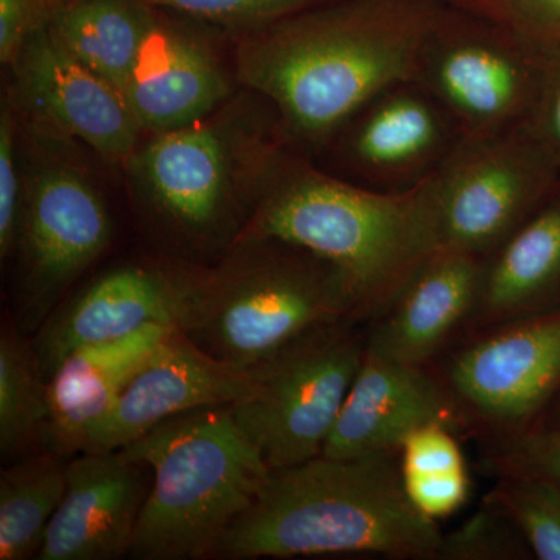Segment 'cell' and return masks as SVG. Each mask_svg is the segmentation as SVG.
Instances as JSON below:
<instances>
[{"label": "cell", "mask_w": 560, "mask_h": 560, "mask_svg": "<svg viewBox=\"0 0 560 560\" xmlns=\"http://www.w3.org/2000/svg\"><path fill=\"white\" fill-rule=\"evenodd\" d=\"M447 0H326L228 36L237 83L270 102L293 149L316 160L345 121L412 79Z\"/></svg>", "instance_id": "1"}, {"label": "cell", "mask_w": 560, "mask_h": 560, "mask_svg": "<svg viewBox=\"0 0 560 560\" xmlns=\"http://www.w3.org/2000/svg\"><path fill=\"white\" fill-rule=\"evenodd\" d=\"M434 176L385 194L342 179L289 147L237 241L279 238L331 261L349 280L360 323L368 324L441 248Z\"/></svg>", "instance_id": "2"}, {"label": "cell", "mask_w": 560, "mask_h": 560, "mask_svg": "<svg viewBox=\"0 0 560 560\" xmlns=\"http://www.w3.org/2000/svg\"><path fill=\"white\" fill-rule=\"evenodd\" d=\"M441 541L438 522L420 514L405 492L399 453L320 455L271 470L213 559L374 555L436 560Z\"/></svg>", "instance_id": "3"}, {"label": "cell", "mask_w": 560, "mask_h": 560, "mask_svg": "<svg viewBox=\"0 0 560 560\" xmlns=\"http://www.w3.org/2000/svg\"><path fill=\"white\" fill-rule=\"evenodd\" d=\"M289 147L271 103L245 90L194 124L151 135L128 171L175 243L223 256Z\"/></svg>", "instance_id": "4"}, {"label": "cell", "mask_w": 560, "mask_h": 560, "mask_svg": "<svg viewBox=\"0 0 560 560\" xmlns=\"http://www.w3.org/2000/svg\"><path fill=\"white\" fill-rule=\"evenodd\" d=\"M121 451L153 474L128 555L139 560L213 559L271 471L231 405L183 412Z\"/></svg>", "instance_id": "5"}, {"label": "cell", "mask_w": 560, "mask_h": 560, "mask_svg": "<svg viewBox=\"0 0 560 560\" xmlns=\"http://www.w3.org/2000/svg\"><path fill=\"white\" fill-rule=\"evenodd\" d=\"M342 319L360 323L340 268L294 243L238 238L209 267L184 334L213 359L248 371L305 331Z\"/></svg>", "instance_id": "6"}, {"label": "cell", "mask_w": 560, "mask_h": 560, "mask_svg": "<svg viewBox=\"0 0 560 560\" xmlns=\"http://www.w3.org/2000/svg\"><path fill=\"white\" fill-rule=\"evenodd\" d=\"M361 326L324 324L249 368L250 393L232 415L268 469L323 455L366 350Z\"/></svg>", "instance_id": "7"}, {"label": "cell", "mask_w": 560, "mask_h": 560, "mask_svg": "<svg viewBox=\"0 0 560 560\" xmlns=\"http://www.w3.org/2000/svg\"><path fill=\"white\" fill-rule=\"evenodd\" d=\"M544 47L448 5L420 47L412 80L451 114L463 142L528 124Z\"/></svg>", "instance_id": "8"}, {"label": "cell", "mask_w": 560, "mask_h": 560, "mask_svg": "<svg viewBox=\"0 0 560 560\" xmlns=\"http://www.w3.org/2000/svg\"><path fill=\"white\" fill-rule=\"evenodd\" d=\"M110 238L108 206L80 168L40 158L25 171L11 315L22 334L32 337L43 327Z\"/></svg>", "instance_id": "9"}, {"label": "cell", "mask_w": 560, "mask_h": 560, "mask_svg": "<svg viewBox=\"0 0 560 560\" xmlns=\"http://www.w3.org/2000/svg\"><path fill=\"white\" fill-rule=\"evenodd\" d=\"M436 372L469 431L533 429L560 390V307L464 335Z\"/></svg>", "instance_id": "10"}, {"label": "cell", "mask_w": 560, "mask_h": 560, "mask_svg": "<svg viewBox=\"0 0 560 560\" xmlns=\"http://www.w3.org/2000/svg\"><path fill=\"white\" fill-rule=\"evenodd\" d=\"M441 246L486 259L560 183L530 124L460 142L434 176Z\"/></svg>", "instance_id": "11"}, {"label": "cell", "mask_w": 560, "mask_h": 560, "mask_svg": "<svg viewBox=\"0 0 560 560\" xmlns=\"http://www.w3.org/2000/svg\"><path fill=\"white\" fill-rule=\"evenodd\" d=\"M460 142L451 114L410 79L364 103L315 161L324 158L320 167L357 186L397 194L438 175Z\"/></svg>", "instance_id": "12"}, {"label": "cell", "mask_w": 560, "mask_h": 560, "mask_svg": "<svg viewBox=\"0 0 560 560\" xmlns=\"http://www.w3.org/2000/svg\"><path fill=\"white\" fill-rule=\"evenodd\" d=\"M208 270L184 259H145L103 272L51 313L33 337L47 381L80 346L116 340L151 324L186 330Z\"/></svg>", "instance_id": "13"}, {"label": "cell", "mask_w": 560, "mask_h": 560, "mask_svg": "<svg viewBox=\"0 0 560 560\" xmlns=\"http://www.w3.org/2000/svg\"><path fill=\"white\" fill-rule=\"evenodd\" d=\"M11 72L14 105L43 135L80 140L108 164L130 167L143 131L124 94L70 57L46 28L25 43Z\"/></svg>", "instance_id": "14"}, {"label": "cell", "mask_w": 560, "mask_h": 560, "mask_svg": "<svg viewBox=\"0 0 560 560\" xmlns=\"http://www.w3.org/2000/svg\"><path fill=\"white\" fill-rule=\"evenodd\" d=\"M220 32L186 14L158 9L121 88L143 135L194 124L234 95L237 79L220 57Z\"/></svg>", "instance_id": "15"}, {"label": "cell", "mask_w": 560, "mask_h": 560, "mask_svg": "<svg viewBox=\"0 0 560 560\" xmlns=\"http://www.w3.org/2000/svg\"><path fill=\"white\" fill-rule=\"evenodd\" d=\"M250 393L248 371L210 357L173 330L132 372L88 433L84 451H120L183 412L234 405Z\"/></svg>", "instance_id": "16"}, {"label": "cell", "mask_w": 560, "mask_h": 560, "mask_svg": "<svg viewBox=\"0 0 560 560\" xmlns=\"http://www.w3.org/2000/svg\"><path fill=\"white\" fill-rule=\"evenodd\" d=\"M150 467L124 451H84L66 464V492L38 560H114L130 555L151 489Z\"/></svg>", "instance_id": "17"}, {"label": "cell", "mask_w": 560, "mask_h": 560, "mask_svg": "<svg viewBox=\"0 0 560 560\" xmlns=\"http://www.w3.org/2000/svg\"><path fill=\"white\" fill-rule=\"evenodd\" d=\"M433 422L469 431L436 372L366 348L323 455L364 458L399 453L408 434Z\"/></svg>", "instance_id": "18"}, {"label": "cell", "mask_w": 560, "mask_h": 560, "mask_svg": "<svg viewBox=\"0 0 560 560\" xmlns=\"http://www.w3.org/2000/svg\"><path fill=\"white\" fill-rule=\"evenodd\" d=\"M485 259L438 248L378 318L366 348L386 359L431 368L467 335L480 302Z\"/></svg>", "instance_id": "19"}, {"label": "cell", "mask_w": 560, "mask_h": 560, "mask_svg": "<svg viewBox=\"0 0 560 560\" xmlns=\"http://www.w3.org/2000/svg\"><path fill=\"white\" fill-rule=\"evenodd\" d=\"M175 327L151 324L116 340L73 349L49 378L43 451L70 459L86 448L91 427L108 411L139 364Z\"/></svg>", "instance_id": "20"}, {"label": "cell", "mask_w": 560, "mask_h": 560, "mask_svg": "<svg viewBox=\"0 0 560 560\" xmlns=\"http://www.w3.org/2000/svg\"><path fill=\"white\" fill-rule=\"evenodd\" d=\"M560 307V183L485 259L469 331ZM467 331V334H469Z\"/></svg>", "instance_id": "21"}, {"label": "cell", "mask_w": 560, "mask_h": 560, "mask_svg": "<svg viewBox=\"0 0 560 560\" xmlns=\"http://www.w3.org/2000/svg\"><path fill=\"white\" fill-rule=\"evenodd\" d=\"M158 7L143 0H72L47 25L51 39L121 92Z\"/></svg>", "instance_id": "22"}, {"label": "cell", "mask_w": 560, "mask_h": 560, "mask_svg": "<svg viewBox=\"0 0 560 560\" xmlns=\"http://www.w3.org/2000/svg\"><path fill=\"white\" fill-rule=\"evenodd\" d=\"M66 464L39 451L0 471V560L36 559L65 497Z\"/></svg>", "instance_id": "23"}, {"label": "cell", "mask_w": 560, "mask_h": 560, "mask_svg": "<svg viewBox=\"0 0 560 560\" xmlns=\"http://www.w3.org/2000/svg\"><path fill=\"white\" fill-rule=\"evenodd\" d=\"M49 415V381L32 337L9 315L0 331V453L18 460L43 451Z\"/></svg>", "instance_id": "24"}, {"label": "cell", "mask_w": 560, "mask_h": 560, "mask_svg": "<svg viewBox=\"0 0 560 560\" xmlns=\"http://www.w3.org/2000/svg\"><path fill=\"white\" fill-rule=\"evenodd\" d=\"M401 482L412 506L430 521L456 514L471 481L456 431L433 422L408 434L399 448Z\"/></svg>", "instance_id": "25"}, {"label": "cell", "mask_w": 560, "mask_h": 560, "mask_svg": "<svg viewBox=\"0 0 560 560\" xmlns=\"http://www.w3.org/2000/svg\"><path fill=\"white\" fill-rule=\"evenodd\" d=\"M486 499L514 521L534 558L560 560V490L523 475H500Z\"/></svg>", "instance_id": "26"}, {"label": "cell", "mask_w": 560, "mask_h": 560, "mask_svg": "<svg viewBox=\"0 0 560 560\" xmlns=\"http://www.w3.org/2000/svg\"><path fill=\"white\" fill-rule=\"evenodd\" d=\"M533 556L514 521L485 499L480 510L452 533L442 534L441 560H517Z\"/></svg>", "instance_id": "27"}, {"label": "cell", "mask_w": 560, "mask_h": 560, "mask_svg": "<svg viewBox=\"0 0 560 560\" xmlns=\"http://www.w3.org/2000/svg\"><path fill=\"white\" fill-rule=\"evenodd\" d=\"M158 9L186 14L232 36L259 31L326 0H143Z\"/></svg>", "instance_id": "28"}, {"label": "cell", "mask_w": 560, "mask_h": 560, "mask_svg": "<svg viewBox=\"0 0 560 560\" xmlns=\"http://www.w3.org/2000/svg\"><path fill=\"white\" fill-rule=\"evenodd\" d=\"M488 467L497 477L539 478L560 490V425L534 427L514 436L492 441Z\"/></svg>", "instance_id": "29"}, {"label": "cell", "mask_w": 560, "mask_h": 560, "mask_svg": "<svg viewBox=\"0 0 560 560\" xmlns=\"http://www.w3.org/2000/svg\"><path fill=\"white\" fill-rule=\"evenodd\" d=\"M537 46L560 44V0H447Z\"/></svg>", "instance_id": "30"}, {"label": "cell", "mask_w": 560, "mask_h": 560, "mask_svg": "<svg viewBox=\"0 0 560 560\" xmlns=\"http://www.w3.org/2000/svg\"><path fill=\"white\" fill-rule=\"evenodd\" d=\"M20 113L7 92L0 114V259H10L20 230L24 173L20 164Z\"/></svg>", "instance_id": "31"}, {"label": "cell", "mask_w": 560, "mask_h": 560, "mask_svg": "<svg viewBox=\"0 0 560 560\" xmlns=\"http://www.w3.org/2000/svg\"><path fill=\"white\" fill-rule=\"evenodd\" d=\"M72 0H0V61L5 68L16 61L18 55L35 33Z\"/></svg>", "instance_id": "32"}, {"label": "cell", "mask_w": 560, "mask_h": 560, "mask_svg": "<svg viewBox=\"0 0 560 560\" xmlns=\"http://www.w3.org/2000/svg\"><path fill=\"white\" fill-rule=\"evenodd\" d=\"M529 124L560 168V44L544 47L539 92Z\"/></svg>", "instance_id": "33"}, {"label": "cell", "mask_w": 560, "mask_h": 560, "mask_svg": "<svg viewBox=\"0 0 560 560\" xmlns=\"http://www.w3.org/2000/svg\"><path fill=\"white\" fill-rule=\"evenodd\" d=\"M560 425V397L558 404H556L555 410H552L550 418H548L547 423H541V425L536 427H555ZM534 429V427H533Z\"/></svg>", "instance_id": "34"}]
</instances>
